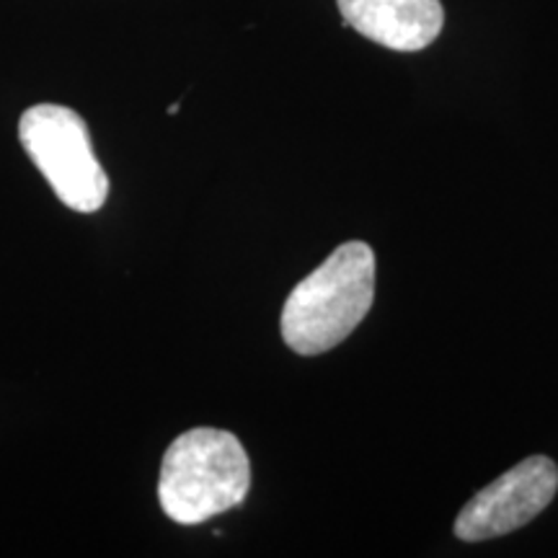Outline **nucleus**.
Instances as JSON below:
<instances>
[{
	"label": "nucleus",
	"instance_id": "7ed1b4c3",
	"mask_svg": "<svg viewBox=\"0 0 558 558\" xmlns=\"http://www.w3.org/2000/svg\"><path fill=\"white\" fill-rule=\"evenodd\" d=\"M19 140L62 205L75 213H96L109 194L88 124L60 104H37L19 122Z\"/></svg>",
	"mask_w": 558,
	"mask_h": 558
},
{
	"label": "nucleus",
	"instance_id": "39448f33",
	"mask_svg": "<svg viewBox=\"0 0 558 558\" xmlns=\"http://www.w3.org/2000/svg\"><path fill=\"white\" fill-rule=\"evenodd\" d=\"M341 19L362 37L393 52H418L439 37V0H337Z\"/></svg>",
	"mask_w": 558,
	"mask_h": 558
},
{
	"label": "nucleus",
	"instance_id": "20e7f679",
	"mask_svg": "<svg viewBox=\"0 0 558 558\" xmlns=\"http://www.w3.org/2000/svg\"><path fill=\"white\" fill-rule=\"evenodd\" d=\"M558 492V465L546 456H533L509 469L505 476L460 509L456 535L460 541L478 543L501 538L535 520L554 501Z\"/></svg>",
	"mask_w": 558,
	"mask_h": 558
},
{
	"label": "nucleus",
	"instance_id": "f03ea898",
	"mask_svg": "<svg viewBox=\"0 0 558 558\" xmlns=\"http://www.w3.org/2000/svg\"><path fill=\"white\" fill-rule=\"evenodd\" d=\"M251 488V463L228 429L197 427L179 435L160 463L158 499L179 525H202L241 507Z\"/></svg>",
	"mask_w": 558,
	"mask_h": 558
},
{
	"label": "nucleus",
	"instance_id": "f257e3e1",
	"mask_svg": "<svg viewBox=\"0 0 558 558\" xmlns=\"http://www.w3.org/2000/svg\"><path fill=\"white\" fill-rule=\"evenodd\" d=\"M375 298V254L349 241L300 279L282 308V339L292 352L316 357L339 347L365 320Z\"/></svg>",
	"mask_w": 558,
	"mask_h": 558
}]
</instances>
